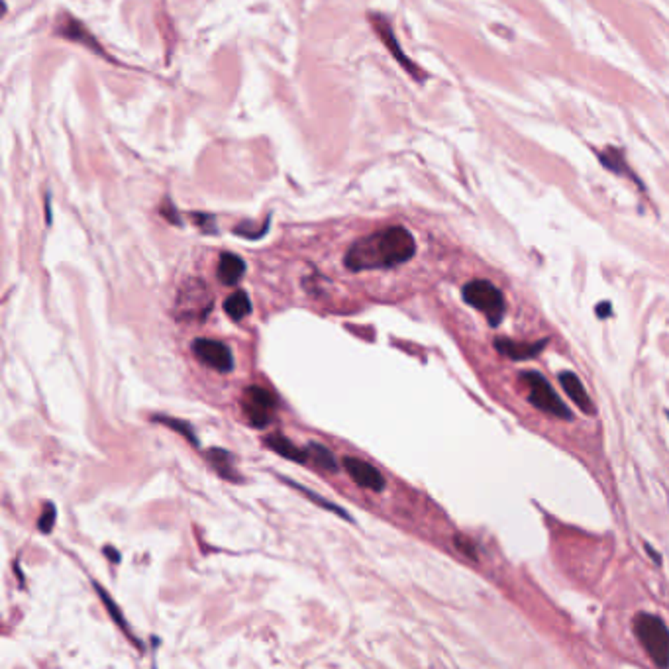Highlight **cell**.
I'll use <instances>...</instances> for the list:
<instances>
[{
	"label": "cell",
	"mask_w": 669,
	"mask_h": 669,
	"mask_svg": "<svg viewBox=\"0 0 669 669\" xmlns=\"http://www.w3.org/2000/svg\"><path fill=\"white\" fill-rule=\"evenodd\" d=\"M468 538H461V536H456V545H458V550H461L463 554H468L469 557H475V552H473V545H469Z\"/></svg>",
	"instance_id": "19"
},
{
	"label": "cell",
	"mask_w": 669,
	"mask_h": 669,
	"mask_svg": "<svg viewBox=\"0 0 669 669\" xmlns=\"http://www.w3.org/2000/svg\"><path fill=\"white\" fill-rule=\"evenodd\" d=\"M105 554L108 555V557L112 555V562H116V564L120 562V555H118V552H116V550H112V548H105Z\"/></svg>",
	"instance_id": "21"
},
{
	"label": "cell",
	"mask_w": 669,
	"mask_h": 669,
	"mask_svg": "<svg viewBox=\"0 0 669 669\" xmlns=\"http://www.w3.org/2000/svg\"><path fill=\"white\" fill-rule=\"evenodd\" d=\"M344 468L350 473V477L354 479L359 487L369 489V491H375V493H379V491L385 489V479L379 473V469H375L371 463H367L364 459L345 458Z\"/></svg>",
	"instance_id": "8"
},
{
	"label": "cell",
	"mask_w": 669,
	"mask_h": 669,
	"mask_svg": "<svg viewBox=\"0 0 669 669\" xmlns=\"http://www.w3.org/2000/svg\"><path fill=\"white\" fill-rule=\"evenodd\" d=\"M212 308V297L208 287L201 281H189L179 291L175 303V316L179 320H202Z\"/></svg>",
	"instance_id": "5"
},
{
	"label": "cell",
	"mask_w": 669,
	"mask_h": 669,
	"mask_svg": "<svg viewBox=\"0 0 669 669\" xmlns=\"http://www.w3.org/2000/svg\"><path fill=\"white\" fill-rule=\"evenodd\" d=\"M95 587H96V591H98V595H100V599H102V602H105V604H106V611H108V612H110V614H112V616H114L116 624H118V626H120L122 630H128V624H126L124 618H122V614H120V611L116 609V602L112 601V599H110V597H108V595L105 593V589H102V587H98V585H95Z\"/></svg>",
	"instance_id": "16"
},
{
	"label": "cell",
	"mask_w": 669,
	"mask_h": 669,
	"mask_svg": "<svg viewBox=\"0 0 669 669\" xmlns=\"http://www.w3.org/2000/svg\"><path fill=\"white\" fill-rule=\"evenodd\" d=\"M208 458L212 459V463L216 465V469L220 471L222 475H224V477H228V473H226V468L230 465V456H228V453H226L224 449L214 448L211 453H208Z\"/></svg>",
	"instance_id": "17"
},
{
	"label": "cell",
	"mask_w": 669,
	"mask_h": 669,
	"mask_svg": "<svg viewBox=\"0 0 669 669\" xmlns=\"http://www.w3.org/2000/svg\"><path fill=\"white\" fill-rule=\"evenodd\" d=\"M224 310H226V314L232 318V320H244L246 316L251 312V303H249L248 295L244 293V291H236L234 295H230L226 300H224Z\"/></svg>",
	"instance_id": "13"
},
{
	"label": "cell",
	"mask_w": 669,
	"mask_h": 669,
	"mask_svg": "<svg viewBox=\"0 0 669 669\" xmlns=\"http://www.w3.org/2000/svg\"><path fill=\"white\" fill-rule=\"evenodd\" d=\"M306 451V463H314L316 468H322V469H330V471H336L338 465H336V459L334 456L324 448V446H318V444H310L308 448L305 449Z\"/></svg>",
	"instance_id": "14"
},
{
	"label": "cell",
	"mask_w": 669,
	"mask_h": 669,
	"mask_svg": "<svg viewBox=\"0 0 669 669\" xmlns=\"http://www.w3.org/2000/svg\"><path fill=\"white\" fill-rule=\"evenodd\" d=\"M495 347H497L503 355L510 357V359L522 362V359H532V357L540 354L545 347V340L544 342H538V344H520V342L498 338V340H495Z\"/></svg>",
	"instance_id": "10"
},
{
	"label": "cell",
	"mask_w": 669,
	"mask_h": 669,
	"mask_svg": "<svg viewBox=\"0 0 669 669\" xmlns=\"http://www.w3.org/2000/svg\"><path fill=\"white\" fill-rule=\"evenodd\" d=\"M275 397L263 387H248L241 395V409L256 428H263L269 424L275 411Z\"/></svg>",
	"instance_id": "6"
},
{
	"label": "cell",
	"mask_w": 669,
	"mask_h": 669,
	"mask_svg": "<svg viewBox=\"0 0 669 669\" xmlns=\"http://www.w3.org/2000/svg\"><path fill=\"white\" fill-rule=\"evenodd\" d=\"M634 632L658 668L669 665V630L661 618L642 612L634 621Z\"/></svg>",
	"instance_id": "2"
},
{
	"label": "cell",
	"mask_w": 669,
	"mask_h": 669,
	"mask_svg": "<svg viewBox=\"0 0 669 669\" xmlns=\"http://www.w3.org/2000/svg\"><path fill=\"white\" fill-rule=\"evenodd\" d=\"M559 383H562V387H564V391L569 395V399L585 412V414H595V404L591 401V397L587 395V391L583 389V385L579 381V377L574 375V373L565 371L559 375Z\"/></svg>",
	"instance_id": "9"
},
{
	"label": "cell",
	"mask_w": 669,
	"mask_h": 669,
	"mask_svg": "<svg viewBox=\"0 0 669 669\" xmlns=\"http://www.w3.org/2000/svg\"><path fill=\"white\" fill-rule=\"evenodd\" d=\"M192 352L201 359L202 364L222 373H228L234 369V355L228 345L218 340L211 338H197L192 344Z\"/></svg>",
	"instance_id": "7"
},
{
	"label": "cell",
	"mask_w": 669,
	"mask_h": 669,
	"mask_svg": "<svg viewBox=\"0 0 669 669\" xmlns=\"http://www.w3.org/2000/svg\"><path fill=\"white\" fill-rule=\"evenodd\" d=\"M155 420L161 422V424H165V426H169V428H173V430H177L181 436H185L187 440H191L194 446L199 444L197 436H194V432H192V428L187 424V422L177 420V418H167V416H155Z\"/></svg>",
	"instance_id": "15"
},
{
	"label": "cell",
	"mask_w": 669,
	"mask_h": 669,
	"mask_svg": "<svg viewBox=\"0 0 669 669\" xmlns=\"http://www.w3.org/2000/svg\"><path fill=\"white\" fill-rule=\"evenodd\" d=\"M597 314L599 316L611 314V305H609V303H601V305L597 306Z\"/></svg>",
	"instance_id": "20"
},
{
	"label": "cell",
	"mask_w": 669,
	"mask_h": 669,
	"mask_svg": "<svg viewBox=\"0 0 669 669\" xmlns=\"http://www.w3.org/2000/svg\"><path fill=\"white\" fill-rule=\"evenodd\" d=\"M522 381L528 387V399H530V402L534 404L536 409L548 412L552 416H557V418H564V420L571 418V411L565 406L562 399L552 389V385L545 381L540 373L526 371L522 375Z\"/></svg>",
	"instance_id": "4"
},
{
	"label": "cell",
	"mask_w": 669,
	"mask_h": 669,
	"mask_svg": "<svg viewBox=\"0 0 669 669\" xmlns=\"http://www.w3.org/2000/svg\"><path fill=\"white\" fill-rule=\"evenodd\" d=\"M465 303L477 308L479 312L487 316L489 324L498 326L505 316V298L493 283L489 281H471L463 287Z\"/></svg>",
	"instance_id": "3"
},
{
	"label": "cell",
	"mask_w": 669,
	"mask_h": 669,
	"mask_svg": "<svg viewBox=\"0 0 669 669\" xmlns=\"http://www.w3.org/2000/svg\"><path fill=\"white\" fill-rule=\"evenodd\" d=\"M414 251L416 244L411 232L402 226H392L357 239L345 256V265L352 271L395 267L409 261Z\"/></svg>",
	"instance_id": "1"
},
{
	"label": "cell",
	"mask_w": 669,
	"mask_h": 669,
	"mask_svg": "<svg viewBox=\"0 0 669 669\" xmlns=\"http://www.w3.org/2000/svg\"><path fill=\"white\" fill-rule=\"evenodd\" d=\"M269 448L273 449L275 453L279 456H283V458L293 459V461H300V463H306V451L305 449H298L293 442L285 438L283 434H275V436H269L267 440H265Z\"/></svg>",
	"instance_id": "12"
},
{
	"label": "cell",
	"mask_w": 669,
	"mask_h": 669,
	"mask_svg": "<svg viewBox=\"0 0 669 669\" xmlns=\"http://www.w3.org/2000/svg\"><path fill=\"white\" fill-rule=\"evenodd\" d=\"M246 273L244 259L236 253H222L218 261V279L224 285H236Z\"/></svg>",
	"instance_id": "11"
},
{
	"label": "cell",
	"mask_w": 669,
	"mask_h": 669,
	"mask_svg": "<svg viewBox=\"0 0 669 669\" xmlns=\"http://www.w3.org/2000/svg\"><path fill=\"white\" fill-rule=\"evenodd\" d=\"M55 517H58V515H55V507H53V505H48V507L44 508L41 518H39V530H41V532H51V528L55 524Z\"/></svg>",
	"instance_id": "18"
}]
</instances>
